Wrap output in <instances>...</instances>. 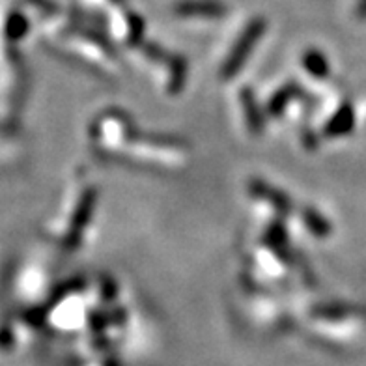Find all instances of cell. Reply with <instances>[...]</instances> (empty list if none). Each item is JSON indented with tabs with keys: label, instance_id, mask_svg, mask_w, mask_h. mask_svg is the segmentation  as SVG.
<instances>
[{
	"label": "cell",
	"instance_id": "obj_1",
	"mask_svg": "<svg viewBox=\"0 0 366 366\" xmlns=\"http://www.w3.org/2000/svg\"><path fill=\"white\" fill-rule=\"evenodd\" d=\"M179 11L185 15H193V14H207V15H213V14H221L222 8L217 4H213V2H185V4L179 6Z\"/></svg>",
	"mask_w": 366,
	"mask_h": 366
},
{
	"label": "cell",
	"instance_id": "obj_2",
	"mask_svg": "<svg viewBox=\"0 0 366 366\" xmlns=\"http://www.w3.org/2000/svg\"><path fill=\"white\" fill-rule=\"evenodd\" d=\"M357 15H359L361 19L366 17V0H361V2H359V6H357Z\"/></svg>",
	"mask_w": 366,
	"mask_h": 366
}]
</instances>
